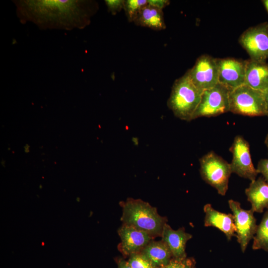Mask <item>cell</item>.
<instances>
[{"mask_svg":"<svg viewBox=\"0 0 268 268\" xmlns=\"http://www.w3.org/2000/svg\"><path fill=\"white\" fill-rule=\"evenodd\" d=\"M14 3L21 22H32L41 29L83 28L98 7L96 1L85 0H19Z\"/></svg>","mask_w":268,"mask_h":268,"instance_id":"6da1fadb","label":"cell"},{"mask_svg":"<svg viewBox=\"0 0 268 268\" xmlns=\"http://www.w3.org/2000/svg\"><path fill=\"white\" fill-rule=\"evenodd\" d=\"M123 224L144 231L153 238L161 237L167 219L161 216L156 208L140 199L128 198L121 201Z\"/></svg>","mask_w":268,"mask_h":268,"instance_id":"7a4b0ae2","label":"cell"},{"mask_svg":"<svg viewBox=\"0 0 268 268\" xmlns=\"http://www.w3.org/2000/svg\"><path fill=\"white\" fill-rule=\"evenodd\" d=\"M202 92L192 82L186 72L174 81L167 105L176 117L191 121L201 101Z\"/></svg>","mask_w":268,"mask_h":268,"instance_id":"3957f363","label":"cell"},{"mask_svg":"<svg viewBox=\"0 0 268 268\" xmlns=\"http://www.w3.org/2000/svg\"><path fill=\"white\" fill-rule=\"evenodd\" d=\"M229 112L255 117L267 115L264 92L244 84L229 92Z\"/></svg>","mask_w":268,"mask_h":268,"instance_id":"277c9868","label":"cell"},{"mask_svg":"<svg viewBox=\"0 0 268 268\" xmlns=\"http://www.w3.org/2000/svg\"><path fill=\"white\" fill-rule=\"evenodd\" d=\"M199 161L202 179L215 188L219 195H225L232 173L230 163L212 151L204 155Z\"/></svg>","mask_w":268,"mask_h":268,"instance_id":"5b68a950","label":"cell"},{"mask_svg":"<svg viewBox=\"0 0 268 268\" xmlns=\"http://www.w3.org/2000/svg\"><path fill=\"white\" fill-rule=\"evenodd\" d=\"M229 92L227 88L219 83L203 90L193 120L203 117H215L229 112Z\"/></svg>","mask_w":268,"mask_h":268,"instance_id":"8992f818","label":"cell"},{"mask_svg":"<svg viewBox=\"0 0 268 268\" xmlns=\"http://www.w3.org/2000/svg\"><path fill=\"white\" fill-rule=\"evenodd\" d=\"M239 43L251 60L267 62L268 59V22L249 27L240 36Z\"/></svg>","mask_w":268,"mask_h":268,"instance_id":"52a82bcc","label":"cell"},{"mask_svg":"<svg viewBox=\"0 0 268 268\" xmlns=\"http://www.w3.org/2000/svg\"><path fill=\"white\" fill-rule=\"evenodd\" d=\"M229 151L232 154L230 163L232 172L251 181L256 180L258 172L252 163L248 142L242 136L238 135L235 137Z\"/></svg>","mask_w":268,"mask_h":268,"instance_id":"ba28073f","label":"cell"},{"mask_svg":"<svg viewBox=\"0 0 268 268\" xmlns=\"http://www.w3.org/2000/svg\"><path fill=\"white\" fill-rule=\"evenodd\" d=\"M228 204L234 216L237 242L241 251L244 253L249 242L253 239L258 225L254 215V211L244 209L239 202L230 200Z\"/></svg>","mask_w":268,"mask_h":268,"instance_id":"9c48e42d","label":"cell"},{"mask_svg":"<svg viewBox=\"0 0 268 268\" xmlns=\"http://www.w3.org/2000/svg\"><path fill=\"white\" fill-rule=\"evenodd\" d=\"M187 72L192 82L202 91L218 83L217 58L208 55L199 57L192 68Z\"/></svg>","mask_w":268,"mask_h":268,"instance_id":"30bf717a","label":"cell"},{"mask_svg":"<svg viewBox=\"0 0 268 268\" xmlns=\"http://www.w3.org/2000/svg\"><path fill=\"white\" fill-rule=\"evenodd\" d=\"M246 63L231 58L217 59L218 83L230 91L245 84Z\"/></svg>","mask_w":268,"mask_h":268,"instance_id":"8fae6325","label":"cell"},{"mask_svg":"<svg viewBox=\"0 0 268 268\" xmlns=\"http://www.w3.org/2000/svg\"><path fill=\"white\" fill-rule=\"evenodd\" d=\"M118 232L121 238L118 249L124 257L140 252L154 239L144 231L124 224Z\"/></svg>","mask_w":268,"mask_h":268,"instance_id":"7c38bea8","label":"cell"},{"mask_svg":"<svg viewBox=\"0 0 268 268\" xmlns=\"http://www.w3.org/2000/svg\"><path fill=\"white\" fill-rule=\"evenodd\" d=\"M205 213L204 224L205 227L218 228L226 236L228 240L236 237V227L233 214L225 213L214 209L211 204H206L203 207Z\"/></svg>","mask_w":268,"mask_h":268,"instance_id":"4fadbf2b","label":"cell"},{"mask_svg":"<svg viewBox=\"0 0 268 268\" xmlns=\"http://www.w3.org/2000/svg\"><path fill=\"white\" fill-rule=\"evenodd\" d=\"M161 237V240L168 246L173 258L187 257L186 246L188 241L192 238V235L186 232L184 227L175 230L166 223L163 227Z\"/></svg>","mask_w":268,"mask_h":268,"instance_id":"5bb4252c","label":"cell"},{"mask_svg":"<svg viewBox=\"0 0 268 268\" xmlns=\"http://www.w3.org/2000/svg\"><path fill=\"white\" fill-rule=\"evenodd\" d=\"M245 84L263 92L268 88V63L247 60Z\"/></svg>","mask_w":268,"mask_h":268,"instance_id":"9a60e30c","label":"cell"},{"mask_svg":"<svg viewBox=\"0 0 268 268\" xmlns=\"http://www.w3.org/2000/svg\"><path fill=\"white\" fill-rule=\"evenodd\" d=\"M245 194L254 212L262 213L268 208V183L263 177L251 181Z\"/></svg>","mask_w":268,"mask_h":268,"instance_id":"2e32d148","label":"cell"},{"mask_svg":"<svg viewBox=\"0 0 268 268\" xmlns=\"http://www.w3.org/2000/svg\"><path fill=\"white\" fill-rule=\"evenodd\" d=\"M140 252L158 268L164 267L173 258L168 246L162 240H152Z\"/></svg>","mask_w":268,"mask_h":268,"instance_id":"e0dca14e","label":"cell"},{"mask_svg":"<svg viewBox=\"0 0 268 268\" xmlns=\"http://www.w3.org/2000/svg\"><path fill=\"white\" fill-rule=\"evenodd\" d=\"M134 23L137 26L154 30H161L166 28L162 10L148 4L141 10Z\"/></svg>","mask_w":268,"mask_h":268,"instance_id":"ac0fdd59","label":"cell"},{"mask_svg":"<svg viewBox=\"0 0 268 268\" xmlns=\"http://www.w3.org/2000/svg\"><path fill=\"white\" fill-rule=\"evenodd\" d=\"M252 249L254 250L262 249L268 252V208L258 225L253 238Z\"/></svg>","mask_w":268,"mask_h":268,"instance_id":"d6986e66","label":"cell"},{"mask_svg":"<svg viewBox=\"0 0 268 268\" xmlns=\"http://www.w3.org/2000/svg\"><path fill=\"white\" fill-rule=\"evenodd\" d=\"M147 4V0H125L124 9L128 21L134 22L141 10Z\"/></svg>","mask_w":268,"mask_h":268,"instance_id":"ffe728a7","label":"cell"},{"mask_svg":"<svg viewBox=\"0 0 268 268\" xmlns=\"http://www.w3.org/2000/svg\"><path fill=\"white\" fill-rule=\"evenodd\" d=\"M127 261L132 268H158L141 252L132 255Z\"/></svg>","mask_w":268,"mask_h":268,"instance_id":"44dd1931","label":"cell"},{"mask_svg":"<svg viewBox=\"0 0 268 268\" xmlns=\"http://www.w3.org/2000/svg\"><path fill=\"white\" fill-rule=\"evenodd\" d=\"M193 258H172L169 263L161 268H196Z\"/></svg>","mask_w":268,"mask_h":268,"instance_id":"7402d4cb","label":"cell"},{"mask_svg":"<svg viewBox=\"0 0 268 268\" xmlns=\"http://www.w3.org/2000/svg\"><path fill=\"white\" fill-rule=\"evenodd\" d=\"M105 2L108 10L112 14H116L124 7V0H106Z\"/></svg>","mask_w":268,"mask_h":268,"instance_id":"603a6c76","label":"cell"},{"mask_svg":"<svg viewBox=\"0 0 268 268\" xmlns=\"http://www.w3.org/2000/svg\"><path fill=\"white\" fill-rule=\"evenodd\" d=\"M257 170L268 183V158L261 159L258 162Z\"/></svg>","mask_w":268,"mask_h":268,"instance_id":"cb8c5ba5","label":"cell"},{"mask_svg":"<svg viewBox=\"0 0 268 268\" xmlns=\"http://www.w3.org/2000/svg\"><path fill=\"white\" fill-rule=\"evenodd\" d=\"M147 1L148 5L160 10H162L170 3V1L168 0H147Z\"/></svg>","mask_w":268,"mask_h":268,"instance_id":"d4e9b609","label":"cell"},{"mask_svg":"<svg viewBox=\"0 0 268 268\" xmlns=\"http://www.w3.org/2000/svg\"><path fill=\"white\" fill-rule=\"evenodd\" d=\"M118 268H132L129 264L127 261L124 259L120 258L117 261Z\"/></svg>","mask_w":268,"mask_h":268,"instance_id":"484cf974","label":"cell"},{"mask_svg":"<svg viewBox=\"0 0 268 268\" xmlns=\"http://www.w3.org/2000/svg\"><path fill=\"white\" fill-rule=\"evenodd\" d=\"M263 92L264 94L266 106V111H267L266 116L268 117V88L267 89Z\"/></svg>","mask_w":268,"mask_h":268,"instance_id":"4316f807","label":"cell"},{"mask_svg":"<svg viewBox=\"0 0 268 268\" xmlns=\"http://www.w3.org/2000/svg\"><path fill=\"white\" fill-rule=\"evenodd\" d=\"M262 2L268 13V0H263Z\"/></svg>","mask_w":268,"mask_h":268,"instance_id":"83f0119b","label":"cell"},{"mask_svg":"<svg viewBox=\"0 0 268 268\" xmlns=\"http://www.w3.org/2000/svg\"><path fill=\"white\" fill-rule=\"evenodd\" d=\"M265 143L268 149V133L266 137L265 140Z\"/></svg>","mask_w":268,"mask_h":268,"instance_id":"f1b7e54d","label":"cell"}]
</instances>
